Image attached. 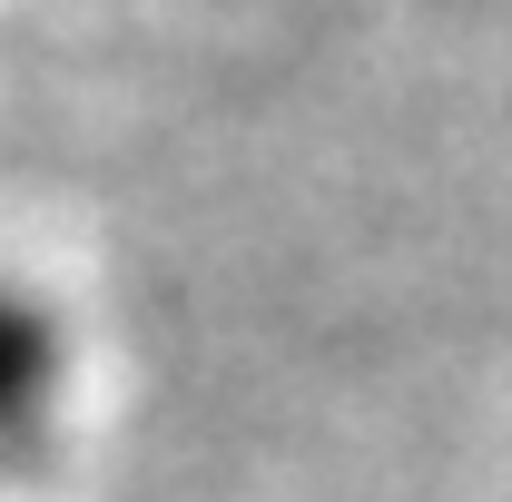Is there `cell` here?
I'll return each mask as SVG.
<instances>
[{"label": "cell", "instance_id": "cell-1", "mask_svg": "<svg viewBox=\"0 0 512 502\" xmlns=\"http://www.w3.org/2000/svg\"><path fill=\"white\" fill-rule=\"evenodd\" d=\"M30 375H40V335H30L20 315H0V404L30 394Z\"/></svg>", "mask_w": 512, "mask_h": 502}]
</instances>
